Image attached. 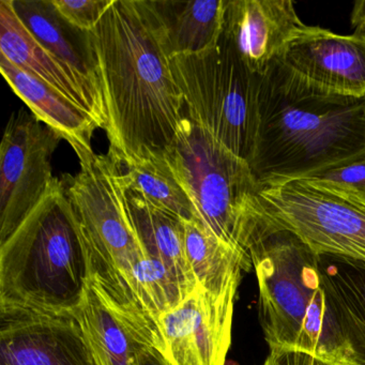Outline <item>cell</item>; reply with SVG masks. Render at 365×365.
I'll list each match as a JSON object with an SVG mask.
<instances>
[{
    "label": "cell",
    "mask_w": 365,
    "mask_h": 365,
    "mask_svg": "<svg viewBox=\"0 0 365 365\" xmlns=\"http://www.w3.org/2000/svg\"><path fill=\"white\" fill-rule=\"evenodd\" d=\"M87 35L108 110V155L123 166L168 153L185 101L146 0H113Z\"/></svg>",
    "instance_id": "cell-1"
},
{
    "label": "cell",
    "mask_w": 365,
    "mask_h": 365,
    "mask_svg": "<svg viewBox=\"0 0 365 365\" xmlns=\"http://www.w3.org/2000/svg\"><path fill=\"white\" fill-rule=\"evenodd\" d=\"M365 158V99L303 88L273 63L262 76L250 168L258 187L309 178Z\"/></svg>",
    "instance_id": "cell-2"
},
{
    "label": "cell",
    "mask_w": 365,
    "mask_h": 365,
    "mask_svg": "<svg viewBox=\"0 0 365 365\" xmlns=\"http://www.w3.org/2000/svg\"><path fill=\"white\" fill-rule=\"evenodd\" d=\"M249 254L270 350L304 352L324 365H362L324 286L319 255L284 230L267 232Z\"/></svg>",
    "instance_id": "cell-3"
},
{
    "label": "cell",
    "mask_w": 365,
    "mask_h": 365,
    "mask_svg": "<svg viewBox=\"0 0 365 365\" xmlns=\"http://www.w3.org/2000/svg\"><path fill=\"white\" fill-rule=\"evenodd\" d=\"M91 277L82 224L54 178L16 232L0 243V307L73 312Z\"/></svg>",
    "instance_id": "cell-4"
},
{
    "label": "cell",
    "mask_w": 365,
    "mask_h": 365,
    "mask_svg": "<svg viewBox=\"0 0 365 365\" xmlns=\"http://www.w3.org/2000/svg\"><path fill=\"white\" fill-rule=\"evenodd\" d=\"M80 164L76 176L61 181L84 230L91 274L117 307L155 335L138 299L136 277L147 254L130 217L123 168L108 153Z\"/></svg>",
    "instance_id": "cell-5"
},
{
    "label": "cell",
    "mask_w": 365,
    "mask_h": 365,
    "mask_svg": "<svg viewBox=\"0 0 365 365\" xmlns=\"http://www.w3.org/2000/svg\"><path fill=\"white\" fill-rule=\"evenodd\" d=\"M166 157L200 221L250 257L262 228L250 211L258 185L249 163L187 117Z\"/></svg>",
    "instance_id": "cell-6"
},
{
    "label": "cell",
    "mask_w": 365,
    "mask_h": 365,
    "mask_svg": "<svg viewBox=\"0 0 365 365\" xmlns=\"http://www.w3.org/2000/svg\"><path fill=\"white\" fill-rule=\"evenodd\" d=\"M170 61L185 117L250 165L259 127L262 76L247 67L222 35L211 50Z\"/></svg>",
    "instance_id": "cell-7"
},
{
    "label": "cell",
    "mask_w": 365,
    "mask_h": 365,
    "mask_svg": "<svg viewBox=\"0 0 365 365\" xmlns=\"http://www.w3.org/2000/svg\"><path fill=\"white\" fill-rule=\"evenodd\" d=\"M250 210L264 232H289L317 255L365 262V194L331 181L292 179L258 187Z\"/></svg>",
    "instance_id": "cell-8"
},
{
    "label": "cell",
    "mask_w": 365,
    "mask_h": 365,
    "mask_svg": "<svg viewBox=\"0 0 365 365\" xmlns=\"http://www.w3.org/2000/svg\"><path fill=\"white\" fill-rule=\"evenodd\" d=\"M61 140L24 108L10 117L0 146V243L48 192L54 180L51 159Z\"/></svg>",
    "instance_id": "cell-9"
},
{
    "label": "cell",
    "mask_w": 365,
    "mask_h": 365,
    "mask_svg": "<svg viewBox=\"0 0 365 365\" xmlns=\"http://www.w3.org/2000/svg\"><path fill=\"white\" fill-rule=\"evenodd\" d=\"M275 63L307 91L365 99V35H337L304 25L285 44Z\"/></svg>",
    "instance_id": "cell-10"
},
{
    "label": "cell",
    "mask_w": 365,
    "mask_h": 365,
    "mask_svg": "<svg viewBox=\"0 0 365 365\" xmlns=\"http://www.w3.org/2000/svg\"><path fill=\"white\" fill-rule=\"evenodd\" d=\"M237 292L196 289L158 320L157 349L170 365H224L232 344Z\"/></svg>",
    "instance_id": "cell-11"
},
{
    "label": "cell",
    "mask_w": 365,
    "mask_h": 365,
    "mask_svg": "<svg viewBox=\"0 0 365 365\" xmlns=\"http://www.w3.org/2000/svg\"><path fill=\"white\" fill-rule=\"evenodd\" d=\"M0 365H97L73 312L0 307Z\"/></svg>",
    "instance_id": "cell-12"
},
{
    "label": "cell",
    "mask_w": 365,
    "mask_h": 365,
    "mask_svg": "<svg viewBox=\"0 0 365 365\" xmlns=\"http://www.w3.org/2000/svg\"><path fill=\"white\" fill-rule=\"evenodd\" d=\"M0 55L63 93L106 129L108 110L101 88L36 40L16 14L14 0L0 1Z\"/></svg>",
    "instance_id": "cell-13"
},
{
    "label": "cell",
    "mask_w": 365,
    "mask_h": 365,
    "mask_svg": "<svg viewBox=\"0 0 365 365\" xmlns=\"http://www.w3.org/2000/svg\"><path fill=\"white\" fill-rule=\"evenodd\" d=\"M304 25L292 0H225L222 36L262 76Z\"/></svg>",
    "instance_id": "cell-14"
},
{
    "label": "cell",
    "mask_w": 365,
    "mask_h": 365,
    "mask_svg": "<svg viewBox=\"0 0 365 365\" xmlns=\"http://www.w3.org/2000/svg\"><path fill=\"white\" fill-rule=\"evenodd\" d=\"M74 313L97 365H138L142 350L155 346L153 333L117 307L93 274Z\"/></svg>",
    "instance_id": "cell-15"
},
{
    "label": "cell",
    "mask_w": 365,
    "mask_h": 365,
    "mask_svg": "<svg viewBox=\"0 0 365 365\" xmlns=\"http://www.w3.org/2000/svg\"><path fill=\"white\" fill-rule=\"evenodd\" d=\"M0 71L34 116L71 145L81 161L96 155L91 147L96 119L84 108L38 78L29 76L0 55Z\"/></svg>",
    "instance_id": "cell-16"
},
{
    "label": "cell",
    "mask_w": 365,
    "mask_h": 365,
    "mask_svg": "<svg viewBox=\"0 0 365 365\" xmlns=\"http://www.w3.org/2000/svg\"><path fill=\"white\" fill-rule=\"evenodd\" d=\"M168 58L195 55L217 46L225 0H146Z\"/></svg>",
    "instance_id": "cell-17"
},
{
    "label": "cell",
    "mask_w": 365,
    "mask_h": 365,
    "mask_svg": "<svg viewBox=\"0 0 365 365\" xmlns=\"http://www.w3.org/2000/svg\"><path fill=\"white\" fill-rule=\"evenodd\" d=\"M182 225L185 258L196 284L217 296L238 292L242 273L253 267L251 258L220 239L200 220H182Z\"/></svg>",
    "instance_id": "cell-18"
},
{
    "label": "cell",
    "mask_w": 365,
    "mask_h": 365,
    "mask_svg": "<svg viewBox=\"0 0 365 365\" xmlns=\"http://www.w3.org/2000/svg\"><path fill=\"white\" fill-rule=\"evenodd\" d=\"M128 207L136 235L145 253L162 262L178 279L187 294L197 287L183 247L182 220L127 190Z\"/></svg>",
    "instance_id": "cell-19"
},
{
    "label": "cell",
    "mask_w": 365,
    "mask_h": 365,
    "mask_svg": "<svg viewBox=\"0 0 365 365\" xmlns=\"http://www.w3.org/2000/svg\"><path fill=\"white\" fill-rule=\"evenodd\" d=\"M14 4L23 24L43 48L70 63L101 88L87 33L70 25L57 12L51 0H14Z\"/></svg>",
    "instance_id": "cell-20"
},
{
    "label": "cell",
    "mask_w": 365,
    "mask_h": 365,
    "mask_svg": "<svg viewBox=\"0 0 365 365\" xmlns=\"http://www.w3.org/2000/svg\"><path fill=\"white\" fill-rule=\"evenodd\" d=\"M319 262L341 329L365 365V262L333 255H319Z\"/></svg>",
    "instance_id": "cell-21"
},
{
    "label": "cell",
    "mask_w": 365,
    "mask_h": 365,
    "mask_svg": "<svg viewBox=\"0 0 365 365\" xmlns=\"http://www.w3.org/2000/svg\"><path fill=\"white\" fill-rule=\"evenodd\" d=\"M121 168L130 190L181 220L200 221L189 194L175 174L166 153L138 160L125 164Z\"/></svg>",
    "instance_id": "cell-22"
},
{
    "label": "cell",
    "mask_w": 365,
    "mask_h": 365,
    "mask_svg": "<svg viewBox=\"0 0 365 365\" xmlns=\"http://www.w3.org/2000/svg\"><path fill=\"white\" fill-rule=\"evenodd\" d=\"M51 3L70 25L89 33L96 29L113 0H51Z\"/></svg>",
    "instance_id": "cell-23"
},
{
    "label": "cell",
    "mask_w": 365,
    "mask_h": 365,
    "mask_svg": "<svg viewBox=\"0 0 365 365\" xmlns=\"http://www.w3.org/2000/svg\"><path fill=\"white\" fill-rule=\"evenodd\" d=\"M309 178L331 181L365 194V158L350 162L346 165L326 170Z\"/></svg>",
    "instance_id": "cell-24"
},
{
    "label": "cell",
    "mask_w": 365,
    "mask_h": 365,
    "mask_svg": "<svg viewBox=\"0 0 365 365\" xmlns=\"http://www.w3.org/2000/svg\"><path fill=\"white\" fill-rule=\"evenodd\" d=\"M264 365H319V362L304 352L272 349L269 352Z\"/></svg>",
    "instance_id": "cell-25"
},
{
    "label": "cell",
    "mask_w": 365,
    "mask_h": 365,
    "mask_svg": "<svg viewBox=\"0 0 365 365\" xmlns=\"http://www.w3.org/2000/svg\"><path fill=\"white\" fill-rule=\"evenodd\" d=\"M350 26L354 33L365 35V0H356L350 14Z\"/></svg>",
    "instance_id": "cell-26"
},
{
    "label": "cell",
    "mask_w": 365,
    "mask_h": 365,
    "mask_svg": "<svg viewBox=\"0 0 365 365\" xmlns=\"http://www.w3.org/2000/svg\"><path fill=\"white\" fill-rule=\"evenodd\" d=\"M138 365H170L155 345L145 347L138 356Z\"/></svg>",
    "instance_id": "cell-27"
},
{
    "label": "cell",
    "mask_w": 365,
    "mask_h": 365,
    "mask_svg": "<svg viewBox=\"0 0 365 365\" xmlns=\"http://www.w3.org/2000/svg\"><path fill=\"white\" fill-rule=\"evenodd\" d=\"M319 365H324V364H322V363H319Z\"/></svg>",
    "instance_id": "cell-28"
}]
</instances>
